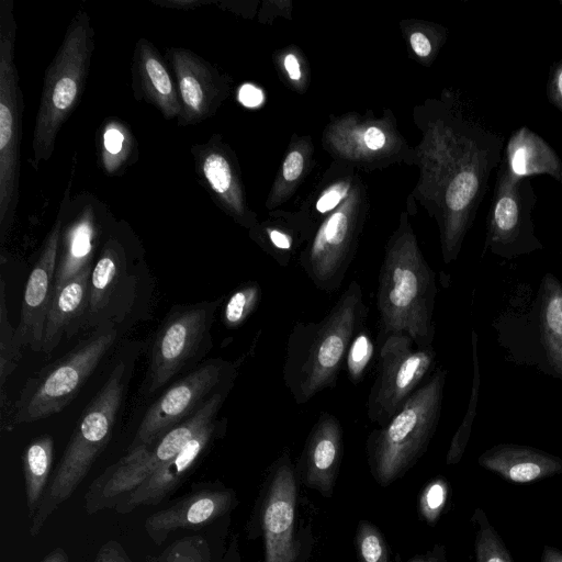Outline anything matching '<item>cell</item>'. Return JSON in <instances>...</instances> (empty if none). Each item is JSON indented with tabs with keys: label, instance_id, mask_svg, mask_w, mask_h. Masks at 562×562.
I'll use <instances>...</instances> for the list:
<instances>
[{
	"label": "cell",
	"instance_id": "obj_48",
	"mask_svg": "<svg viewBox=\"0 0 562 562\" xmlns=\"http://www.w3.org/2000/svg\"><path fill=\"white\" fill-rule=\"evenodd\" d=\"M411 562H431V561H429V560H423V559H419V558H418V559H414V560H412Z\"/></svg>",
	"mask_w": 562,
	"mask_h": 562
},
{
	"label": "cell",
	"instance_id": "obj_14",
	"mask_svg": "<svg viewBox=\"0 0 562 562\" xmlns=\"http://www.w3.org/2000/svg\"><path fill=\"white\" fill-rule=\"evenodd\" d=\"M166 55L176 76L181 102L178 124H198L213 115L222 97L217 71L205 59L187 48L170 47Z\"/></svg>",
	"mask_w": 562,
	"mask_h": 562
},
{
	"label": "cell",
	"instance_id": "obj_41",
	"mask_svg": "<svg viewBox=\"0 0 562 562\" xmlns=\"http://www.w3.org/2000/svg\"><path fill=\"white\" fill-rule=\"evenodd\" d=\"M364 143L372 150L380 149L385 144V135L378 127H370L364 134Z\"/></svg>",
	"mask_w": 562,
	"mask_h": 562
},
{
	"label": "cell",
	"instance_id": "obj_47",
	"mask_svg": "<svg viewBox=\"0 0 562 562\" xmlns=\"http://www.w3.org/2000/svg\"><path fill=\"white\" fill-rule=\"evenodd\" d=\"M554 86H555V92H557V95L559 97L561 103H562V68L559 69L557 76H555V82H554Z\"/></svg>",
	"mask_w": 562,
	"mask_h": 562
},
{
	"label": "cell",
	"instance_id": "obj_25",
	"mask_svg": "<svg viewBox=\"0 0 562 562\" xmlns=\"http://www.w3.org/2000/svg\"><path fill=\"white\" fill-rule=\"evenodd\" d=\"M540 317L549 360L562 376V286L551 276L544 280Z\"/></svg>",
	"mask_w": 562,
	"mask_h": 562
},
{
	"label": "cell",
	"instance_id": "obj_8",
	"mask_svg": "<svg viewBox=\"0 0 562 562\" xmlns=\"http://www.w3.org/2000/svg\"><path fill=\"white\" fill-rule=\"evenodd\" d=\"M435 359L432 347L417 348L411 337L392 334L383 339L378 374L367 401V415L380 427L396 414L420 386Z\"/></svg>",
	"mask_w": 562,
	"mask_h": 562
},
{
	"label": "cell",
	"instance_id": "obj_37",
	"mask_svg": "<svg viewBox=\"0 0 562 562\" xmlns=\"http://www.w3.org/2000/svg\"><path fill=\"white\" fill-rule=\"evenodd\" d=\"M93 562H133L123 546L116 540L103 543Z\"/></svg>",
	"mask_w": 562,
	"mask_h": 562
},
{
	"label": "cell",
	"instance_id": "obj_11",
	"mask_svg": "<svg viewBox=\"0 0 562 562\" xmlns=\"http://www.w3.org/2000/svg\"><path fill=\"white\" fill-rule=\"evenodd\" d=\"M235 492L221 483L204 482L192 486L183 496L150 514L144 528L149 539L161 546L173 531L200 530L214 525L236 505Z\"/></svg>",
	"mask_w": 562,
	"mask_h": 562
},
{
	"label": "cell",
	"instance_id": "obj_30",
	"mask_svg": "<svg viewBox=\"0 0 562 562\" xmlns=\"http://www.w3.org/2000/svg\"><path fill=\"white\" fill-rule=\"evenodd\" d=\"M374 342L366 330L361 328L353 337L345 360L346 370L350 381L358 384L364 376L374 358Z\"/></svg>",
	"mask_w": 562,
	"mask_h": 562
},
{
	"label": "cell",
	"instance_id": "obj_26",
	"mask_svg": "<svg viewBox=\"0 0 562 562\" xmlns=\"http://www.w3.org/2000/svg\"><path fill=\"white\" fill-rule=\"evenodd\" d=\"M134 139L128 127L116 119L108 121L101 131L100 160L108 175L122 169L132 157Z\"/></svg>",
	"mask_w": 562,
	"mask_h": 562
},
{
	"label": "cell",
	"instance_id": "obj_34",
	"mask_svg": "<svg viewBox=\"0 0 562 562\" xmlns=\"http://www.w3.org/2000/svg\"><path fill=\"white\" fill-rule=\"evenodd\" d=\"M493 224L496 235L502 239H508L516 233L519 224V206L512 194L503 192L498 196L494 207Z\"/></svg>",
	"mask_w": 562,
	"mask_h": 562
},
{
	"label": "cell",
	"instance_id": "obj_5",
	"mask_svg": "<svg viewBox=\"0 0 562 562\" xmlns=\"http://www.w3.org/2000/svg\"><path fill=\"white\" fill-rule=\"evenodd\" d=\"M446 370L438 369L387 422L374 429L367 449L372 471L389 484L425 452L439 420Z\"/></svg>",
	"mask_w": 562,
	"mask_h": 562
},
{
	"label": "cell",
	"instance_id": "obj_27",
	"mask_svg": "<svg viewBox=\"0 0 562 562\" xmlns=\"http://www.w3.org/2000/svg\"><path fill=\"white\" fill-rule=\"evenodd\" d=\"M24 345L18 334L16 328L9 321L5 303V283L1 279L0 286V385L3 391L7 378H9L22 356Z\"/></svg>",
	"mask_w": 562,
	"mask_h": 562
},
{
	"label": "cell",
	"instance_id": "obj_6",
	"mask_svg": "<svg viewBox=\"0 0 562 562\" xmlns=\"http://www.w3.org/2000/svg\"><path fill=\"white\" fill-rule=\"evenodd\" d=\"M13 2H0V240L14 222L20 196L23 94L15 65Z\"/></svg>",
	"mask_w": 562,
	"mask_h": 562
},
{
	"label": "cell",
	"instance_id": "obj_21",
	"mask_svg": "<svg viewBox=\"0 0 562 562\" xmlns=\"http://www.w3.org/2000/svg\"><path fill=\"white\" fill-rule=\"evenodd\" d=\"M480 464L514 483H530L562 472V460L543 451L516 445L484 452Z\"/></svg>",
	"mask_w": 562,
	"mask_h": 562
},
{
	"label": "cell",
	"instance_id": "obj_19",
	"mask_svg": "<svg viewBox=\"0 0 562 562\" xmlns=\"http://www.w3.org/2000/svg\"><path fill=\"white\" fill-rule=\"evenodd\" d=\"M191 151L202 184L228 213L243 217L245 207L238 178L222 143L210 139L204 144L194 145Z\"/></svg>",
	"mask_w": 562,
	"mask_h": 562
},
{
	"label": "cell",
	"instance_id": "obj_3",
	"mask_svg": "<svg viewBox=\"0 0 562 562\" xmlns=\"http://www.w3.org/2000/svg\"><path fill=\"white\" fill-rule=\"evenodd\" d=\"M126 385L127 368L121 361L83 411L31 520V537H36L48 518L74 494L108 445Z\"/></svg>",
	"mask_w": 562,
	"mask_h": 562
},
{
	"label": "cell",
	"instance_id": "obj_40",
	"mask_svg": "<svg viewBox=\"0 0 562 562\" xmlns=\"http://www.w3.org/2000/svg\"><path fill=\"white\" fill-rule=\"evenodd\" d=\"M239 99L246 106H256L262 101V92L250 85H245L239 91Z\"/></svg>",
	"mask_w": 562,
	"mask_h": 562
},
{
	"label": "cell",
	"instance_id": "obj_1",
	"mask_svg": "<svg viewBox=\"0 0 562 562\" xmlns=\"http://www.w3.org/2000/svg\"><path fill=\"white\" fill-rule=\"evenodd\" d=\"M367 314L362 289L353 280L321 321L294 324L282 378L296 404L336 386L349 346L363 328Z\"/></svg>",
	"mask_w": 562,
	"mask_h": 562
},
{
	"label": "cell",
	"instance_id": "obj_24",
	"mask_svg": "<svg viewBox=\"0 0 562 562\" xmlns=\"http://www.w3.org/2000/svg\"><path fill=\"white\" fill-rule=\"evenodd\" d=\"M54 439L48 435L33 439L22 456L27 518L33 519L52 475Z\"/></svg>",
	"mask_w": 562,
	"mask_h": 562
},
{
	"label": "cell",
	"instance_id": "obj_31",
	"mask_svg": "<svg viewBox=\"0 0 562 562\" xmlns=\"http://www.w3.org/2000/svg\"><path fill=\"white\" fill-rule=\"evenodd\" d=\"M546 146H538L535 140L517 142L510 155V168L517 176H527L533 172L546 171V157L553 155H544Z\"/></svg>",
	"mask_w": 562,
	"mask_h": 562
},
{
	"label": "cell",
	"instance_id": "obj_22",
	"mask_svg": "<svg viewBox=\"0 0 562 562\" xmlns=\"http://www.w3.org/2000/svg\"><path fill=\"white\" fill-rule=\"evenodd\" d=\"M126 274V258L122 244L114 237L104 243L90 276L89 308L86 324L97 325L114 303Z\"/></svg>",
	"mask_w": 562,
	"mask_h": 562
},
{
	"label": "cell",
	"instance_id": "obj_33",
	"mask_svg": "<svg viewBox=\"0 0 562 562\" xmlns=\"http://www.w3.org/2000/svg\"><path fill=\"white\" fill-rule=\"evenodd\" d=\"M357 548L361 562H389L387 549L380 531L362 521L357 533Z\"/></svg>",
	"mask_w": 562,
	"mask_h": 562
},
{
	"label": "cell",
	"instance_id": "obj_46",
	"mask_svg": "<svg viewBox=\"0 0 562 562\" xmlns=\"http://www.w3.org/2000/svg\"><path fill=\"white\" fill-rule=\"evenodd\" d=\"M202 3L203 2L195 1V0H193V1H168V2L166 1V2H159V4H161V5H169L171 8L179 7L180 9H183V8H187V7L190 9L192 7L194 8L196 5H201Z\"/></svg>",
	"mask_w": 562,
	"mask_h": 562
},
{
	"label": "cell",
	"instance_id": "obj_15",
	"mask_svg": "<svg viewBox=\"0 0 562 562\" xmlns=\"http://www.w3.org/2000/svg\"><path fill=\"white\" fill-rule=\"evenodd\" d=\"M224 426L222 422L215 419L202 428L176 456L124 496L113 509L119 514H127L139 506L162 503L190 475Z\"/></svg>",
	"mask_w": 562,
	"mask_h": 562
},
{
	"label": "cell",
	"instance_id": "obj_16",
	"mask_svg": "<svg viewBox=\"0 0 562 562\" xmlns=\"http://www.w3.org/2000/svg\"><path fill=\"white\" fill-rule=\"evenodd\" d=\"M99 212L92 202L79 204L78 211L61 229L54 292L69 280L91 271L100 239Z\"/></svg>",
	"mask_w": 562,
	"mask_h": 562
},
{
	"label": "cell",
	"instance_id": "obj_35",
	"mask_svg": "<svg viewBox=\"0 0 562 562\" xmlns=\"http://www.w3.org/2000/svg\"><path fill=\"white\" fill-rule=\"evenodd\" d=\"M477 562H513L495 530L485 521L476 538Z\"/></svg>",
	"mask_w": 562,
	"mask_h": 562
},
{
	"label": "cell",
	"instance_id": "obj_2",
	"mask_svg": "<svg viewBox=\"0 0 562 562\" xmlns=\"http://www.w3.org/2000/svg\"><path fill=\"white\" fill-rule=\"evenodd\" d=\"M436 283L413 234L401 232L390 244L378 277L379 341L404 334L417 348L432 347Z\"/></svg>",
	"mask_w": 562,
	"mask_h": 562
},
{
	"label": "cell",
	"instance_id": "obj_28",
	"mask_svg": "<svg viewBox=\"0 0 562 562\" xmlns=\"http://www.w3.org/2000/svg\"><path fill=\"white\" fill-rule=\"evenodd\" d=\"M477 336L476 333L472 331V360H473V380H472V389L470 401L468 405L467 413L463 417V420L459 428L457 429L450 448L447 453V464H454L460 461L465 450L468 440L470 438L472 424L476 413V404L479 397V386H480V371H479V360H477Z\"/></svg>",
	"mask_w": 562,
	"mask_h": 562
},
{
	"label": "cell",
	"instance_id": "obj_20",
	"mask_svg": "<svg viewBox=\"0 0 562 562\" xmlns=\"http://www.w3.org/2000/svg\"><path fill=\"white\" fill-rule=\"evenodd\" d=\"M91 271L69 280L53 293L43 335L42 351L46 355L56 349L64 335H71L80 322L86 323Z\"/></svg>",
	"mask_w": 562,
	"mask_h": 562
},
{
	"label": "cell",
	"instance_id": "obj_44",
	"mask_svg": "<svg viewBox=\"0 0 562 562\" xmlns=\"http://www.w3.org/2000/svg\"><path fill=\"white\" fill-rule=\"evenodd\" d=\"M40 562H69L66 551L61 547H57L52 550L42 561Z\"/></svg>",
	"mask_w": 562,
	"mask_h": 562
},
{
	"label": "cell",
	"instance_id": "obj_7",
	"mask_svg": "<svg viewBox=\"0 0 562 562\" xmlns=\"http://www.w3.org/2000/svg\"><path fill=\"white\" fill-rule=\"evenodd\" d=\"M115 340L114 328L98 329L63 358L29 379L13 406V426L47 418L63 411Z\"/></svg>",
	"mask_w": 562,
	"mask_h": 562
},
{
	"label": "cell",
	"instance_id": "obj_10",
	"mask_svg": "<svg viewBox=\"0 0 562 562\" xmlns=\"http://www.w3.org/2000/svg\"><path fill=\"white\" fill-rule=\"evenodd\" d=\"M234 374L232 363L213 359L173 383L146 411L127 451L150 448L216 393L220 384L232 382Z\"/></svg>",
	"mask_w": 562,
	"mask_h": 562
},
{
	"label": "cell",
	"instance_id": "obj_23",
	"mask_svg": "<svg viewBox=\"0 0 562 562\" xmlns=\"http://www.w3.org/2000/svg\"><path fill=\"white\" fill-rule=\"evenodd\" d=\"M148 562H239L237 540L226 544L225 531L210 526L175 540Z\"/></svg>",
	"mask_w": 562,
	"mask_h": 562
},
{
	"label": "cell",
	"instance_id": "obj_36",
	"mask_svg": "<svg viewBox=\"0 0 562 562\" xmlns=\"http://www.w3.org/2000/svg\"><path fill=\"white\" fill-rule=\"evenodd\" d=\"M446 497L447 485L442 480H436L427 485L420 498V510L427 520L434 521L438 517Z\"/></svg>",
	"mask_w": 562,
	"mask_h": 562
},
{
	"label": "cell",
	"instance_id": "obj_12",
	"mask_svg": "<svg viewBox=\"0 0 562 562\" xmlns=\"http://www.w3.org/2000/svg\"><path fill=\"white\" fill-rule=\"evenodd\" d=\"M296 481L288 454L276 463L261 510L266 562H296L294 540Z\"/></svg>",
	"mask_w": 562,
	"mask_h": 562
},
{
	"label": "cell",
	"instance_id": "obj_38",
	"mask_svg": "<svg viewBox=\"0 0 562 562\" xmlns=\"http://www.w3.org/2000/svg\"><path fill=\"white\" fill-rule=\"evenodd\" d=\"M304 159L300 151L292 150L285 157L282 168L283 178L286 181H294L303 170Z\"/></svg>",
	"mask_w": 562,
	"mask_h": 562
},
{
	"label": "cell",
	"instance_id": "obj_45",
	"mask_svg": "<svg viewBox=\"0 0 562 562\" xmlns=\"http://www.w3.org/2000/svg\"><path fill=\"white\" fill-rule=\"evenodd\" d=\"M541 562H562V552L553 548H546Z\"/></svg>",
	"mask_w": 562,
	"mask_h": 562
},
{
	"label": "cell",
	"instance_id": "obj_43",
	"mask_svg": "<svg viewBox=\"0 0 562 562\" xmlns=\"http://www.w3.org/2000/svg\"><path fill=\"white\" fill-rule=\"evenodd\" d=\"M284 67L292 80H299L301 78L300 65L294 54H288L285 56Z\"/></svg>",
	"mask_w": 562,
	"mask_h": 562
},
{
	"label": "cell",
	"instance_id": "obj_42",
	"mask_svg": "<svg viewBox=\"0 0 562 562\" xmlns=\"http://www.w3.org/2000/svg\"><path fill=\"white\" fill-rule=\"evenodd\" d=\"M411 45L413 50L422 57L429 55L431 52V44L426 35L423 33H414L411 36Z\"/></svg>",
	"mask_w": 562,
	"mask_h": 562
},
{
	"label": "cell",
	"instance_id": "obj_17",
	"mask_svg": "<svg viewBox=\"0 0 562 562\" xmlns=\"http://www.w3.org/2000/svg\"><path fill=\"white\" fill-rule=\"evenodd\" d=\"M341 452V424L335 415L324 412L312 427L302 454L306 484L330 494Z\"/></svg>",
	"mask_w": 562,
	"mask_h": 562
},
{
	"label": "cell",
	"instance_id": "obj_32",
	"mask_svg": "<svg viewBox=\"0 0 562 562\" xmlns=\"http://www.w3.org/2000/svg\"><path fill=\"white\" fill-rule=\"evenodd\" d=\"M479 189V179L473 171L464 170L458 173L450 182L446 203L453 213L463 212L474 199Z\"/></svg>",
	"mask_w": 562,
	"mask_h": 562
},
{
	"label": "cell",
	"instance_id": "obj_29",
	"mask_svg": "<svg viewBox=\"0 0 562 562\" xmlns=\"http://www.w3.org/2000/svg\"><path fill=\"white\" fill-rule=\"evenodd\" d=\"M261 295V288L255 281L241 284L232 292L222 313L225 326L236 328L244 324L258 307Z\"/></svg>",
	"mask_w": 562,
	"mask_h": 562
},
{
	"label": "cell",
	"instance_id": "obj_39",
	"mask_svg": "<svg viewBox=\"0 0 562 562\" xmlns=\"http://www.w3.org/2000/svg\"><path fill=\"white\" fill-rule=\"evenodd\" d=\"M347 189L335 186L326 191L317 201L316 209L321 213L331 211L345 196Z\"/></svg>",
	"mask_w": 562,
	"mask_h": 562
},
{
	"label": "cell",
	"instance_id": "obj_13",
	"mask_svg": "<svg viewBox=\"0 0 562 562\" xmlns=\"http://www.w3.org/2000/svg\"><path fill=\"white\" fill-rule=\"evenodd\" d=\"M68 195L69 186L60 203L56 221L29 274L23 293L21 317L16 330L24 347H29L33 351H42L46 315L54 293L56 262Z\"/></svg>",
	"mask_w": 562,
	"mask_h": 562
},
{
	"label": "cell",
	"instance_id": "obj_18",
	"mask_svg": "<svg viewBox=\"0 0 562 562\" xmlns=\"http://www.w3.org/2000/svg\"><path fill=\"white\" fill-rule=\"evenodd\" d=\"M133 70L140 98L159 110L166 120L178 119L181 102L177 83L159 52L146 38L136 44Z\"/></svg>",
	"mask_w": 562,
	"mask_h": 562
},
{
	"label": "cell",
	"instance_id": "obj_4",
	"mask_svg": "<svg viewBox=\"0 0 562 562\" xmlns=\"http://www.w3.org/2000/svg\"><path fill=\"white\" fill-rule=\"evenodd\" d=\"M93 49L90 18L78 11L45 71L32 138V165L36 170L52 157L61 126L80 102Z\"/></svg>",
	"mask_w": 562,
	"mask_h": 562
},
{
	"label": "cell",
	"instance_id": "obj_9",
	"mask_svg": "<svg viewBox=\"0 0 562 562\" xmlns=\"http://www.w3.org/2000/svg\"><path fill=\"white\" fill-rule=\"evenodd\" d=\"M223 301L173 308L160 325L150 351L145 391L153 394L166 385L202 351L210 338L217 306Z\"/></svg>",
	"mask_w": 562,
	"mask_h": 562
}]
</instances>
